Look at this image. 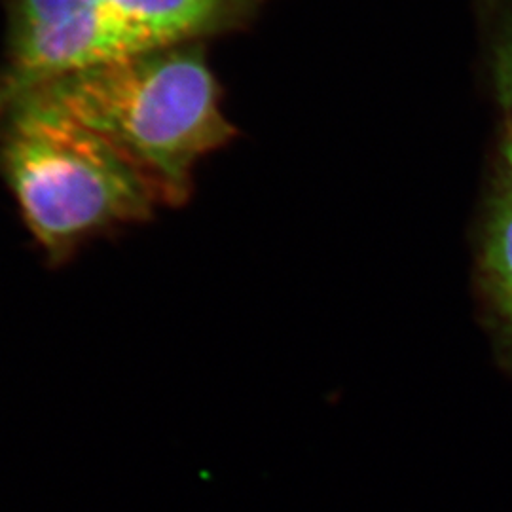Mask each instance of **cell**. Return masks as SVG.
Masks as SVG:
<instances>
[{
	"instance_id": "6da1fadb",
	"label": "cell",
	"mask_w": 512,
	"mask_h": 512,
	"mask_svg": "<svg viewBox=\"0 0 512 512\" xmlns=\"http://www.w3.org/2000/svg\"><path fill=\"white\" fill-rule=\"evenodd\" d=\"M27 95L103 137L169 205L188 198L196 162L234 135L202 55L175 46L71 74Z\"/></svg>"
},
{
	"instance_id": "7a4b0ae2",
	"label": "cell",
	"mask_w": 512,
	"mask_h": 512,
	"mask_svg": "<svg viewBox=\"0 0 512 512\" xmlns=\"http://www.w3.org/2000/svg\"><path fill=\"white\" fill-rule=\"evenodd\" d=\"M0 171L50 260L114 224L145 219L158 203L116 148L35 95L0 114Z\"/></svg>"
},
{
	"instance_id": "3957f363",
	"label": "cell",
	"mask_w": 512,
	"mask_h": 512,
	"mask_svg": "<svg viewBox=\"0 0 512 512\" xmlns=\"http://www.w3.org/2000/svg\"><path fill=\"white\" fill-rule=\"evenodd\" d=\"M145 52L116 0H12L0 114L59 78Z\"/></svg>"
},
{
	"instance_id": "277c9868",
	"label": "cell",
	"mask_w": 512,
	"mask_h": 512,
	"mask_svg": "<svg viewBox=\"0 0 512 512\" xmlns=\"http://www.w3.org/2000/svg\"><path fill=\"white\" fill-rule=\"evenodd\" d=\"M116 4L147 50H160L232 23L243 0H116Z\"/></svg>"
},
{
	"instance_id": "5b68a950",
	"label": "cell",
	"mask_w": 512,
	"mask_h": 512,
	"mask_svg": "<svg viewBox=\"0 0 512 512\" xmlns=\"http://www.w3.org/2000/svg\"><path fill=\"white\" fill-rule=\"evenodd\" d=\"M484 268L495 298H512V186L495 200L486 228Z\"/></svg>"
},
{
	"instance_id": "8992f818",
	"label": "cell",
	"mask_w": 512,
	"mask_h": 512,
	"mask_svg": "<svg viewBox=\"0 0 512 512\" xmlns=\"http://www.w3.org/2000/svg\"><path fill=\"white\" fill-rule=\"evenodd\" d=\"M495 76H497V90L501 95V101L512 114V33L497 55Z\"/></svg>"
},
{
	"instance_id": "52a82bcc",
	"label": "cell",
	"mask_w": 512,
	"mask_h": 512,
	"mask_svg": "<svg viewBox=\"0 0 512 512\" xmlns=\"http://www.w3.org/2000/svg\"><path fill=\"white\" fill-rule=\"evenodd\" d=\"M497 302H499V308L503 311V315H505V319H507V323H509L512 330V298H501Z\"/></svg>"
},
{
	"instance_id": "ba28073f",
	"label": "cell",
	"mask_w": 512,
	"mask_h": 512,
	"mask_svg": "<svg viewBox=\"0 0 512 512\" xmlns=\"http://www.w3.org/2000/svg\"><path fill=\"white\" fill-rule=\"evenodd\" d=\"M503 152H505V160H507V165H509V169H511L512 175V122L511 126H509L507 139H505V147H503Z\"/></svg>"
}]
</instances>
